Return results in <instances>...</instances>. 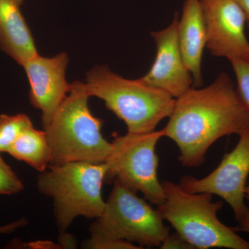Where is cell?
<instances>
[{
  "instance_id": "6da1fadb",
  "label": "cell",
  "mask_w": 249,
  "mask_h": 249,
  "mask_svg": "<svg viewBox=\"0 0 249 249\" xmlns=\"http://www.w3.org/2000/svg\"><path fill=\"white\" fill-rule=\"evenodd\" d=\"M164 137L179 149L178 160L188 168L205 161L211 145L226 136H240L249 129V110L231 77L219 73L204 88H191L175 99Z\"/></svg>"
},
{
  "instance_id": "7a4b0ae2",
  "label": "cell",
  "mask_w": 249,
  "mask_h": 249,
  "mask_svg": "<svg viewBox=\"0 0 249 249\" xmlns=\"http://www.w3.org/2000/svg\"><path fill=\"white\" fill-rule=\"evenodd\" d=\"M89 98L85 83L73 82L67 97L44 126L52 148L50 164L103 163L107 160L111 142L103 137V121L90 110Z\"/></svg>"
},
{
  "instance_id": "3957f363",
  "label": "cell",
  "mask_w": 249,
  "mask_h": 249,
  "mask_svg": "<svg viewBox=\"0 0 249 249\" xmlns=\"http://www.w3.org/2000/svg\"><path fill=\"white\" fill-rule=\"evenodd\" d=\"M84 83L90 97L102 100L106 107L124 121L129 133L156 130L160 121L169 118L176 99L141 78L127 79L107 66L93 67L87 73Z\"/></svg>"
},
{
  "instance_id": "277c9868",
  "label": "cell",
  "mask_w": 249,
  "mask_h": 249,
  "mask_svg": "<svg viewBox=\"0 0 249 249\" xmlns=\"http://www.w3.org/2000/svg\"><path fill=\"white\" fill-rule=\"evenodd\" d=\"M107 167L106 163L73 161L50 164L39 173L37 188L53 201V216L60 232L66 231L76 218L95 219L102 214V196Z\"/></svg>"
},
{
  "instance_id": "5b68a950",
  "label": "cell",
  "mask_w": 249,
  "mask_h": 249,
  "mask_svg": "<svg viewBox=\"0 0 249 249\" xmlns=\"http://www.w3.org/2000/svg\"><path fill=\"white\" fill-rule=\"evenodd\" d=\"M161 183L165 199L157 210L163 220L195 249H249V242L218 218L222 201H213L210 193H190L167 180Z\"/></svg>"
},
{
  "instance_id": "8992f818",
  "label": "cell",
  "mask_w": 249,
  "mask_h": 249,
  "mask_svg": "<svg viewBox=\"0 0 249 249\" xmlns=\"http://www.w3.org/2000/svg\"><path fill=\"white\" fill-rule=\"evenodd\" d=\"M89 232L91 236L128 241L143 249L160 247L170 229L158 210L115 179L104 211L93 219Z\"/></svg>"
},
{
  "instance_id": "52a82bcc",
  "label": "cell",
  "mask_w": 249,
  "mask_h": 249,
  "mask_svg": "<svg viewBox=\"0 0 249 249\" xmlns=\"http://www.w3.org/2000/svg\"><path fill=\"white\" fill-rule=\"evenodd\" d=\"M163 137V129L114 136L105 162L107 167L106 181L117 179L131 191L141 192L150 204H163L164 190L157 175L159 157L156 153L157 143Z\"/></svg>"
},
{
  "instance_id": "ba28073f",
  "label": "cell",
  "mask_w": 249,
  "mask_h": 249,
  "mask_svg": "<svg viewBox=\"0 0 249 249\" xmlns=\"http://www.w3.org/2000/svg\"><path fill=\"white\" fill-rule=\"evenodd\" d=\"M239 137L235 148L224 155L212 173L202 178L183 176L178 183L190 193H207L220 196L231 206L237 220L248 209L245 199L249 175V129Z\"/></svg>"
},
{
  "instance_id": "9c48e42d",
  "label": "cell",
  "mask_w": 249,
  "mask_h": 249,
  "mask_svg": "<svg viewBox=\"0 0 249 249\" xmlns=\"http://www.w3.org/2000/svg\"><path fill=\"white\" fill-rule=\"evenodd\" d=\"M200 3L210 53L229 60L249 55L247 19L238 3L235 0H200Z\"/></svg>"
},
{
  "instance_id": "30bf717a",
  "label": "cell",
  "mask_w": 249,
  "mask_h": 249,
  "mask_svg": "<svg viewBox=\"0 0 249 249\" xmlns=\"http://www.w3.org/2000/svg\"><path fill=\"white\" fill-rule=\"evenodd\" d=\"M68 63V55L62 52L53 57L38 53L21 65L30 85L31 104L42 112L43 127L71 90L66 78Z\"/></svg>"
},
{
  "instance_id": "8fae6325",
  "label": "cell",
  "mask_w": 249,
  "mask_h": 249,
  "mask_svg": "<svg viewBox=\"0 0 249 249\" xmlns=\"http://www.w3.org/2000/svg\"><path fill=\"white\" fill-rule=\"evenodd\" d=\"M178 14L168 27L151 33L157 54L151 68L140 78L147 85L163 90L173 98L182 96L193 87V78L187 68L178 45Z\"/></svg>"
},
{
  "instance_id": "7c38bea8",
  "label": "cell",
  "mask_w": 249,
  "mask_h": 249,
  "mask_svg": "<svg viewBox=\"0 0 249 249\" xmlns=\"http://www.w3.org/2000/svg\"><path fill=\"white\" fill-rule=\"evenodd\" d=\"M178 37L183 60L193 76V87L199 88L203 83L201 60L207 43L200 0H185L178 21Z\"/></svg>"
},
{
  "instance_id": "4fadbf2b",
  "label": "cell",
  "mask_w": 249,
  "mask_h": 249,
  "mask_svg": "<svg viewBox=\"0 0 249 249\" xmlns=\"http://www.w3.org/2000/svg\"><path fill=\"white\" fill-rule=\"evenodd\" d=\"M24 0H0V48L22 65L38 54L24 16Z\"/></svg>"
},
{
  "instance_id": "5bb4252c",
  "label": "cell",
  "mask_w": 249,
  "mask_h": 249,
  "mask_svg": "<svg viewBox=\"0 0 249 249\" xmlns=\"http://www.w3.org/2000/svg\"><path fill=\"white\" fill-rule=\"evenodd\" d=\"M7 153L39 173L47 170L52 162V148L47 134L44 129L39 130L34 125L18 137Z\"/></svg>"
},
{
  "instance_id": "9a60e30c",
  "label": "cell",
  "mask_w": 249,
  "mask_h": 249,
  "mask_svg": "<svg viewBox=\"0 0 249 249\" xmlns=\"http://www.w3.org/2000/svg\"><path fill=\"white\" fill-rule=\"evenodd\" d=\"M34 125L30 118L24 114L0 115V154L7 153L10 147L28 128Z\"/></svg>"
},
{
  "instance_id": "2e32d148",
  "label": "cell",
  "mask_w": 249,
  "mask_h": 249,
  "mask_svg": "<svg viewBox=\"0 0 249 249\" xmlns=\"http://www.w3.org/2000/svg\"><path fill=\"white\" fill-rule=\"evenodd\" d=\"M235 73L237 91L249 110V54L229 60Z\"/></svg>"
},
{
  "instance_id": "e0dca14e",
  "label": "cell",
  "mask_w": 249,
  "mask_h": 249,
  "mask_svg": "<svg viewBox=\"0 0 249 249\" xmlns=\"http://www.w3.org/2000/svg\"><path fill=\"white\" fill-rule=\"evenodd\" d=\"M23 190L22 181L0 155V195L11 196L20 193Z\"/></svg>"
},
{
  "instance_id": "ac0fdd59",
  "label": "cell",
  "mask_w": 249,
  "mask_h": 249,
  "mask_svg": "<svg viewBox=\"0 0 249 249\" xmlns=\"http://www.w3.org/2000/svg\"><path fill=\"white\" fill-rule=\"evenodd\" d=\"M81 248L86 249H139L140 246L124 240L91 236L83 241Z\"/></svg>"
},
{
  "instance_id": "d6986e66",
  "label": "cell",
  "mask_w": 249,
  "mask_h": 249,
  "mask_svg": "<svg viewBox=\"0 0 249 249\" xmlns=\"http://www.w3.org/2000/svg\"><path fill=\"white\" fill-rule=\"evenodd\" d=\"M161 249H193V245L187 242L179 234L175 232L173 234H169L168 237L163 240L160 245Z\"/></svg>"
},
{
  "instance_id": "ffe728a7",
  "label": "cell",
  "mask_w": 249,
  "mask_h": 249,
  "mask_svg": "<svg viewBox=\"0 0 249 249\" xmlns=\"http://www.w3.org/2000/svg\"><path fill=\"white\" fill-rule=\"evenodd\" d=\"M28 224V222L26 218L18 219L11 223V224H6L4 226H0V235L1 234H10L16 231L19 228L25 227Z\"/></svg>"
},
{
  "instance_id": "44dd1931",
  "label": "cell",
  "mask_w": 249,
  "mask_h": 249,
  "mask_svg": "<svg viewBox=\"0 0 249 249\" xmlns=\"http://www.w3.org/2000/svg\"><path fill=\"white\" fill-rule=\"evenodd\" d=\"M59 245L62 248L73 249L76 246V240L73 236L67 233L66 231L60 232L59 236Z\"/></svg>"
},
{
  "instance_id": "7402d4cb",
  "label": "cell",
  "mask_w": 249,
  "mask_h": 249,
  "mask_svg": "<svg viewBox=\"0 0 249 249\" xmlns=\"http://www.w3.org/2000/svg\"><path fill=\"white\" fill-rule=\"evenodd\" d=\"M239 227L235 228L236 231H242L249 233V208L246 210L242 217L237 220Z\"/></svg>"
},
{
  "instance_id": "603a6c76",
  "label": "cell",
  "mask_w": 249,
  "mask_h": 249,
  "mask_svg": "<svg viewBox=\"0 0 249 249\" xmlns=\"http://www.w3.org/2000/svg\"><path fill=\"white\" fill-rule=\"evenodd\" d=\"M245 13L247 19V27L249 30V0H235Z\"/></svg>"
},
{
  "instance_id": "cb8c5ba5",
  "label": "cell",
  "mask_w": 249,
  "mask_h": 249,
  "mask_svg": "<svg viewBox=\"0 0 249 249\" xmlns=\"http://www.w3.org/2000/svg\"><path fill=\"white\" fill-rule=\"evenodd\" d=\"M245 198L249 201V182L247 183V186H246Z\"/></svg>"
}]
</instances>
